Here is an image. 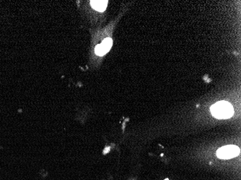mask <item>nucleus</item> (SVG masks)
Masks as SVG:
<instances>
[{"label":"nucleus","mask_w":241,"mask_h":180,"mask_svg":"<svg viewBox=\"0 0 241 180\" xmlns=\"http://www.w3.org/2000/svg\"><path fill=\"white\" fill-rule=\"evenodd\" d=\"M212 115L218 119H228L233 115V107L230 102L220 101L215 103L210 108Z\"/></svg>","instance_id":"1"},{"label":"nucleus","mask_w":241,"mask_h":180,"mask_svg":"<svg viewBox=\"0 0 241 180\" xmlns=\"http://www.w3.org/2000/svg\"><path fill=\"white\" fill-rule=\"evenodd\" d=\"M239 153H240V148L233 145L223 146L216 151L217 157L222 159H229L234 158L238 156Z\"/></svg>","instance_id":"2"},{"label":"nucleus","mask_w":241,"mask_h":180,"mask_svg":"<svg viewBox=\"0 0 241 180\" xmlns=\"http://www.w3.org/2000/svg\"><path fill=\"white\" fill-rule=\"evenodd\" d=\"M90 4L94 10L98 12H103L107 7L108 1H91Z\"/></svg>","instance_id":"3"},{"label":"nucleus","mask_w":241,"mask_h":180,"mask_svg":"<svg viewBox=\"0 0 241 180\" xmlns=\"http://www.w3.org/2000/svg\"><path fill=\"white\" fill-rule=\"evenodd\" d=\"M112 44H113L112 39L110 38H107L102 42V43H101L100 45H102L103 48L108 53V52L109 51V50L111 49V46H112Z\"/></svg>","instance_id":"4"},{"label":"nucleus","mask_w":241,"mask_h":180,"mask_svg":"<svg viewBox=\"0 0 241 180\" xmlns=\"http://www.w3.org/2000/svg\"><path fill=\"white\" fill-rule=\"evenodd\" d=\"M95 53L97 54V56H103L106 54L107 52L105 50V49L103 48L102 47V45L100 44V45H97V46L95 47Z\"/></svg>","instance_id":"5"},{"label":"nucleus","mask_w":241,"mask_h":180,"mask_svg":"<svg viewBox=\"0 0 241 180\" xmlns=\"http://www.w3.org/2000/svg\"><path fill=\"white\" fill-rule=\"evenodd\" d=\"M165 180H168V179H165Z\"/></svg>","instance_id":"6"}]
</instances>
